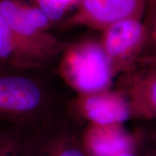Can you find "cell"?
Listing matches in <instances>:
<instances>
[{
  "label": "cell",
  "instance_id": "6da1fadb",
  "mask_svg": "<svg viewBox=\"0 0 156 156\" xmlns=\"http://www.w3.org/2000/svg\"><path fill=\"white\" fill-rule=\"evenodd\" d=\"M20 67L0 62V124L18 130L25 117L42 103L43 90L36 79Z\"/></svg>",
  "mask_w": 156,
  "mask_h": 156
},
{
  "label": "cell",
  "instance_id": "7a4b0ae2",
  "mask_svg": "<svg viewBox=\"0 0 156 156\" xmlns=\"http://www.w3.org/2000/svg\"><path fill=\"white\" fill-rule=\"evenodd\" d=\"M68 61L71 79L82 90H98L108 84L110 78L108 58L98 46H84L74 52Z\"/></svg>",
  "mask_w": 156,
  "mask_h": 156
},
{
  "label": "cell",
  "instance_id": "3957f363",
  "mask_svg": "<svg viewBox=\"0 0 156 156\" xmlns=\"http://www.w3.org/2000/svg\"><path fill=\"white\" fill-rule=\"evenodd\" d=\"M0 12L13 34L34 58L44 51V39L39 30L29 23L25 15L24 3L20 0H0Z\"/></svg>",
  "mask_w": 156,
  "mask_h": 156
},
{
  "label": "cell",
  "instance_id": "277c9868",
  "mask_svg": "<svg viewBox=\"0 0 156 156\" xmlns=\"http://www.w3.org/2000/svg\"><path fill=\"white\" fill-rule=\"evenodd\" d=\"M144 0H83L86 14L101 23H117L141 10Z\"/></svg>",
  "mask_w": 156,
  "mask_h": 156
},
{
  "label": "cell",
  "instance_id": "5b68a950",
  "mask_svg": "<svg viewBox=\"0 0 156 156\" xmlns=\"http://www.w3.org/2000/svg\"><path fill=\"white\" fill-rule=\"evenodd\" d=\"M142 33L143 28L137 21L131 19L119 21L113 25L107 34V52L112 56L122 55L140 41Z\"/></svg>",
  "mask_w": 156,
  "mask_h": 156
},
{
  "label": "cell",
  "instance_id": "8992f818",
  "mask_svg": "<svg viewBox=\"0 0 156 156\" xmlns=\"http://www.w3.org/2000/svg\"><path fill=\"white\" fill-rule=\"evenodd\" d=\"M85 106L90 119L99 124L123 122L129 116L126 103L116 96L102 95L90 98Z\"/></svg>",
  "mask_w": 156,
  "mask_h": 156
},
{
  "label": "cell",
  "instance_id": "52a82bcc",
  "mask_svg": "<svg viewBox=\"0 0 156 156\" xmlns=\"http://www.w3.org/2000/svg\"><path fill=\"white\" fill-rule=\"evenodd\" d=\"M34 57L13 34L0 12V62L20 67H31Z\"/></svg>",
  "mask_w": 156,
  "mask_h": 156
},
{
  "label": "cell",
  "instance_id": "ba28073f",
  "mask_svg": "<svg viewBox=\"0 0 156 156\" xmlns=\"http://www.w3.org/2000/svg\"><path fill=\"white\" fill-rule=\"evenodd\" d=\"M90 147L97 156H119L127 150L129 141L116 130H100L91 138Z\"/></svg>",
  "mask_w": 156,
  "mask_h": 156
},
{
  "label": "cell",
  "instance_id": "9c48e42d",
  "mask_svg": "<svg viewBox=\"0 0 156 156\" xmlns=\"http://www.w3.org/2000/svg\"><path fill=\"white\" fill-rule=\"evenodd\" d=\"M76 0H36L38 7L50 20H58L63 16L66 9Z\"/></svg>",
  "mask_w": 156,
  "mask_h": 156
},
{
  "label": "cell",
  "instance_id": "30bf717a",
  "mask_svg": "<svg viewBox=\"0 0 156 156\" xmlns=\"http://www.w3.org/2000/svg\"><path fill=\"white\" fill-rule=\"evenodd\" d=\"M24 9L29 23L37 30H41L48 25L50 20L38 7H33L24 4Z\"/></svg>",
  "mask_w": 156,
  "mask_h": 156
},
{
  "label": "cell",
  "instance_id": "8fae6325",
  "mask_svg": "<svg viewBox=\"0 0 156 156\" xmlns=\"http://www.w3.org/2000/svg\"><path fill=\"white\" fill-rule=\"evenodd\" d=\"M155 67V69L151 72L145 80H147L146 85H147L151 103L156 110V67Z\"/></svg>",
  "mask_w": 156,
  "mask_h": 156
},
{
  "label": "cell",
  "instance_id": "7c38bea8",
  "mask_svg": "<svg viewBox=\"0 0 156 156\" xmlns=\"http://www.w3.org/2000/svg\"><path fill=\"white\" fill-rule=\"evenodd\" d=\"M152 14H151V41L156 50V0H152ZM156 54V53L155 54ZM154 54V55H155Z\"/></svg>",
  "mask_w": 156,
  "mask_h": 156
},
{
  "label": "cell",
  "instance_id": "4fadbf2b",
  "mask_svg": "<svg viewBox=\"0 0 156 156\" xmlns=\"http://www.w3.org/2000/svg\"><path fill=\"white\" fill-rule=\"evenodd\" d=\"M60 156H83L80 152L75 151V150H70V151H65Z\"/></svg>",
  "mask_w": 156,
  "mask_h": 156
},
{
  "label": "cell",
  "instance_id": "5bb4252c",
  "mask_svg": "<svg viewBox=\"0 0 156 156\" xmlns=\"http://www.w3.org/2000/svg\"><path fill=\"white\" fill-rule=\"evenodd\" d=\"M7 131H8V129H7V126L0 124V140L5 136V134L7 133Z\"/></svg>",
  "mask_w": 156,
  "mask_h": 156
},
{
  "label": "cell",
  "instance_id": "9a60e30c",
  "mask_svg": "<svg viewBox=\"0 0 156 156\" xmlns=\"http://www.w3.org/2000/svg\"><path fill=\"white\" fill-rule=\"evenodd\" d=\"M147 62H149L153 67H156V54L150 56V57L147 58Z\"/></svg>",
  "mask_w": 156,
  "mask_h": 156
},
{
  "label": "cell",
  "instance_id": "2e32d148",
  "mask_svg": "<svg viewBox=\"0 0 156 156\" xmlns=\"http://www.w3.org/2000/svg\"><path fill=\"white\" fill-rule=\"evenodd\" d=\"M119 156H132V155H129V154H122V155H119Z\"/></svg>",
  "mask_w": 156,
  "mask_h": 156
}]
</instances>
